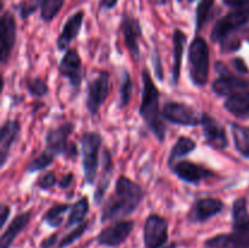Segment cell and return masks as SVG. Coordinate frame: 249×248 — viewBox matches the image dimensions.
I'll use <instances>...</instances> for the list:
<instances>
[{"mask_svg":"<svg viewBox=\"0 0 249 248\" xmlns=\"http://www.w3.org/2000/svg\"><path fill=\"white\" fill-rule=\"evenodd\" d=\"M146 196L145 190L128 177H118L113 194L109 195L101 211V221L116 220L133 214Z\"/></svg>","mask_w":249,"mask_h":248,"instance_id":"6da1fadb","label":"cell"},{"mask_svg":"<svg viewBox=\"0 0 249 248\" xmlns=\"http://www.w3.org/2000/svg\"><path fill=\"white\" fill-rule=\"evenodd\" d=\"M142 79V94H141V104L139 108L141 118L146 124L151 133L155 135L160 142H163L167 136V128L163 122L162 112L160 108V92L155 85L152 77L147 68H143L141 72Z\"/></svg>","mask_w":249,"mask_h":248,"instance_id":"7a4b0ae2","label":"cell"},{"mask_svg":"<svg viewBox=\"0 0 249 248\" xmlns=\"http://www.w3.org/2000/svg\"><path fill=\"white\" fill-rule=\"evenodd\" d=\"M189 72L192 84L196 87H204L209 80V66H211V53L206 39L196 34L189 46L187 53Z\"/></svg>","mask_w":249,"mask_h":248,"instance_id":"3957f363","label":"cell"},{"mask_svg":"<svg viewBox=\"0 0 249 248\" xmlns=\"http://www.w3.org/2000/svg\"><path fill=\"white\" fill-rule=\"evenodd\" d=\"M102 141L104 139L101 134L96 131H87L80 138L84 180L89 185H94L96 180L97 169H99V153Z\"/></svg>","mask_w":249,"mask_h":248,"instance_id":"277c9868","label":"cell"},{"mask_svg":"<svg viewBox=\"0 0 249 248\" xmlns=\"http://www.w3.org/2000/svg\"><path fill=\"white\" fill-rule=\"evenodd\" d=\"M73 131H74V124L71 122L49 129L45 135L46 150L55 156H65L67 158L75 157L78 155L77 146L68 141Z\"/></svg>","mask_w":249,"mask_h":248,"instance_id":"5b68a950","label":"cell"},{"mask_svg":"<svg viewBox=\"0 0 249 248\" xmlns=\"http://www.w3.org/2000/svg\"><path fill=\"white\" fill-rule=\"evenodd\" d=\"M248 22L249 15L245 10H232L215 22L211 32L212 41L223 45L233 33L247 26Z\"/></svg>","mask_w":249,"mask_h":248,"instance_id":"8992f818","label":"cell"},{"mask_svg":"<svg viewBox=\"0 0 249 248\" xmlns=\"http://www.w3.org/2000/svg\"><path fill=\"white\" fill-rule=\"evenodd\" d=\"M215 70L218 72L219 78L215 79L212 84V90L215 92L218 96H231L240 91H246L249 88V82L247 79L238 75L233 74L225 63L218 62L215 63Z\"/></svg>","mask_w":249,"mask_h":248,"instance_id":"52a82bcc","label":"cell"},{"mask_svg":"<svg viewBox=\"0 0 249 248\" xmlns=\"http://www.w3.org/2000/svg\"><path fill=\"white\" fill-rule=\"evenodd\" d=\"M109 87H111L109 85V74L105 71H100L89 82L85 106H87L88 112L92 117L99 113L100 108L108 97Z\"/></svg>","mask_w":249,"mask_h":248,"instance_id":"ba28073f","label":"cell"},{"mask_svg":"<svg viewBox=\"0 0 249 248\" xmlns=\"http://www.w3.org/2000/svg\"><path fill=\"white\" fill-rule=\"evenodd\" d=\"M163 119L168 123L181 126L201 125V117L196 109L182 102L169 101L162 108Z\"/></svg>","mask_w":249,"mask_h":248,"instance_id":"9c48e42d","label":"cell"},{"mask_svg":"<svg viewBox=\"0 0 249 248\" xmlns=\"http://www.w3.org/2000/svg\"><path fill=\"white\" fill-rule=\"evenodd\" d=\"M168 220L158 214H150L143 225V243L146 248H163L168 242Z\"/></svg>","mask_w":249,"mask_h":248,"instance_id":"30bf717a","label":"cell"},{"mask_svg":"<svg viewBox=\"0 0 249 248\" xmlns=\"http://www.w3.org/2000/svg\"><path fill=\"white\" fill-rule=\"evenodd\" d=\"M83 62L75 49H68L58 65V73L61 77L70 82L72 89L79 90L83 80Z\"/></svg>","mask_w":249,"mask_h":248,"instance_id":"8fae6325","label":"cell"},{"mask_svg":"<svg viewBox=\"0 0 249 248\" xmlns=\"http://www.w3.org/2000/svg\"><path fill=\"white\" fill-rule=\"evenodd\" d=\"M201 125L207 145L218 151H224L229 147V138L225 128L215 118L208 113H202Z\"/></svg>","mask_w":249,"mask_h":248,"instance_id":"7c38bea8","label":"cell"},{"mask_svg":"<svg viewBox=\"0 0 249 248\" xmlns=\"http://www.w3.org/2000/svg\"><path fill=\"white\" fill-rule=\"evenodd\" d=\"M133 220H117L107 228L102 229L97 236V243L105 247H118L126 241L134 230Z\"/></svg>","mask_w":249,"mask_h":248,"instance_id":"4fadbf2b","label":"cell"},{"mask_svg":"<svg viewBox=\"0 0 249 248\" xmlns=\"http://www.w3.org/2000/svg\"><path fill=\"white\" fill-rule=\"evenodd\" d=\"M169 168L181 181L187 182V184L197 185L202 180L215 177V172L191 160H178Z\"/></svg>","mask_w":249,"mask_h":248,"instance_id":"5bb4252c","label":"cell"},{"mask_svg":"<svg viewBox=\"0 0 249 248\" xmlns=\"http://www.w3.org/2000/svg\"><path fill=\"white\" fill-rule=\"evenodd\" d=\"M225 209V204L221 199L214 197H203L194 202L187 213L190 223H204L213 216L218 215Z\"/></svg>","mask_w":249,"mask_h":248,"instance_id":"9a60e30c","label":"cell"},{"mask_svg":"<svg viewBox=\"0 0 249 248\" xmlns=\"http://www.w3.org/2000/svg\"><path fill=\"white\" fill-rule=\"evenodd\" d=\"M121 32L124 36V41H125L129 53L133 56L134 60L139 61L141 53L139 40L142 36V28H141L140 21L136 17L130 16L128 14H123L121 21Z\"/></svg>","mask_w":249,"mask_h":248,"instance_id":"2e32d148","label":"cell"},{"mask_svg":"<svg viewBox=\"0 0 249 248\" xmlns=\"http://www.w3.org/2000/svg\"><path fill=\"white\" fill-rule=\"evenodd\" d=\"M17 24L14 15L10 11H5L1 15V39H0V62L6 65L11 57L16 44Z\"/></svg>","mask_w":249,"mask_h":248,"instance_id":"e0dca14e","label":"cell"},{"mask_svg":"<svg viewBox=\"0 0 249 248\" xmlns=\"http://www.w3.org/2000/svg\"><path fill=\"white\" fill-rule=\"evenodd\" d=\"M83 21H84V11H77L73 14L67 21L65 22L61 31L60 35H58L57 40H56V46H57L58 51H67L70 48L71 43L74 40L79 34L80 29H82Z\"/></svg>","mask_w":249,"mask_h":248,"instance_id":"ac0fdd59","label":"cell"},{"mask_svg":"<svg viewBox=\"0 0 249 248\" xmlns=\"http://www.w3.org/2000/svg\"><path fill=\"white\" fill-rule=\"evenodd\" d=\"M206 248H249V232L219 233L204 242Z\"/></svg>","mask_w":249,"mask_h":248,"instance_id":"d6986e66","label":"cell"},{"mask_svg":"<svg viewBox=\"0 0 249 248\" xmlns=\"http://www.w3.org/2000/svg\"><path fill=\"white\" fill-rule=\"evenodd\" d=\"M21 133V124L17 121L7 119L0 130V167H4L12 145Z\"/></svg>","mask_w":249,"mask_h":248,"instance_id":"ffe728a7","label":"cell"},{"mask_svg":"<svg viewBox=\"0 0 249 248\" xmlns=\"http://www.w3.org/2000/svg\"><path fill=\"white\" fill-rule=\"evenodd\" d=\"M113 160H112L111 152L108 148H105L102 153V169L97 179V186L94 192V202L95 204H100L105 197V192L107 191L111 182L112 175H113Z\"/></svg>","mask_w":249,"mask_h":248,"instance_id":"44dd1931","label":"cell"},{"mask_svg":"<svg viewBox=\"0 0 249 248\" xmlns=\"http://www.w3.org/2000/svg\"><path fill=\"white\" fill-rule=\"evenodd\" d=\"M31 212H23V213L18 214L15 216L11 220L10 225L7 226L6 230L2 232L1 238H0V248H10L17 236L26 229V226L29 224L31 220Z\"/></svg>","mask_w":249,"mask_h":248,"instance_id":"7402d4cb","label":"cell"},{"mask_svg":"<svg viewBox=\"0 0 249 248\" xmlns=\"http://www.w3.org/2000/svg\"><path fill=\"white\" fill-rule=\"evenodd\" d=\"M224 108L232 116L249 119V90L236 92L226 97L224 102Z\"/></svg>","mask_w":249,"mask_h":248,"instance_id":"603a6c76","label":"cell"},{"mask_svg":"<svg viewBox=\"0 0 249 248\" xmlns=\"http://www.w3.org/2000/svg\"><path fill=\"white\" fill-rule=\"evenodd\" d=\"M232 230L236 232H249V212L247 208V198L238 197L233 201L232 209Z\"/></svg>","mask_w":249,"mask_h":248,"instance_id":"cb8c5ba5","label":"cell"},{"mask_svg":"<svg viewBox=\"0 0 249 248\" xmlns=\"http://www.w3.org/2000/svg\"><path fill=\"white\" fill-rule=\"evenodd\" d=\"M187 35L181 29L173 32V53H174V65H173V84H178L180 79L182 65V55L186 45Z\"/></svg>","mask_w":249,"mask_h":248,"instance_id":"d4e9b609","label":"cell"},{"mask_svg":"<svg viewBox=\"0 0 249 248\" xmlns=\"http://www.w3.org/2000/svg\"><path fill=\"white\" fill-rule=\"evenodd\" d=\"M196 141L192 140L191 138H189V136H180L172 147V150H170L169 157H168V165L170 167L172 164H174L175 162H178L179 158L185 157L189 153H191L192 151L196 150Z\"/></svg>","mask_w":249,"mask_h":248,"instance_id":"484cf974","label":"cell"},{"mask_svg":"<svg viewBox=\"0 0 249 248\" xmlns=\"http://www.w3.org/2000/svg\"><path fill=\"white\" fill-rule=\"evenodd\" d=\"M88 212H89V199L85 196L80 197L77 202L71 204L70 215H68L66 226L72 228V226L84 223L85 216L88 215Z\"/></svg>","mask_w":249,"mask_h":248,"instance_id":"4316f807","label":"cell"},{"mask_svg":"<svg viewBox=\"0 0 249 248\" xmlns=\"http://www.w3.org/2000/svg\"><path fill=\"white\" fill-rule=\"evenodd\" d=\"M233 143L236 150L245 158H249V126H242L237 123H231Z\"/></svg>","mask_w":249,"mask_h":248,"instance_id":"83f0119b","label":"cell"},{"mask_svg":"<svg viewBox=\"0 0 249 248\" xmlns=\"http://www.w3.org/2000/svg\"><path fill=\"white\" fill-rule=\"evenodd\" d=\"M71 209L68 203H56L51 206L44 214L43 220L51 228H58L63 221V215Z\"/></svg>","mask_w":249,"mask_h":248,"instance_id":"f1b7e54d","label":"cell"},{"mask_svg":"<svg viewBox=\"0 0 249 248\" xmlns=\"http://www.w3.org/2000/svg\"><path fill=\"white\" fill-rule=\"evenodd\" d=\"M133 94V80L126 70H122L119 77V108H124L129 105Z\"/></svg>","mask_w":249,"mask_h":248,"instance_id":"f546056e","label":"cell"},{"mask_svg":"<svg viewBox=\"0 0 249 248\" xmlns=\"http://www.w3.org/2000/svg\"><path fill=\"white\" fill-rule=\"evenodd\" d=\"M55 158L56 156L45 148L43 152L39 153L36 158H33V159L28 163L26 170L28 173L40 172V170H44L48 167H50L53 163V160H55Z\"/></svg>","mask_w":249,"mask_h":248,"instance_id":"4dcf8cb0","label":"cell"},{"mask_svg":"<svg viewBox=\"0 0 249 248\" xmlns=\"http://www.w3.org/2000/svg\"><path fill=\"white\" fill-rule=\"evenodd\" d=\"M215 0H199L196 7V34L202 31L211 16Z\"/></svg>","mask_w":249,"mask_h":248,"instance_id":"1f68e13d","label":"cell"},{"mask_svg":"<svg viewBox=\"0 0 249 248\" xmlns=\"http://www.w3.org/2000/svg\"><path fill=\"white\" fill-rule=\"evenodd\" d=\"M66 0H44L40 7V18L44 22H51L62 10Z\"/></svg>","mask_w":249,"mask_h":248,"instance_id":"d6a6232c","label":"cell"},{"mask_svg":"<svg viewBox=\"0 0 249 248\" xmlns=\"http://www.w3.org/2000/svg\"><path fill=\"white\" fill-rule=\"evenodd\" d=\"M27 90H28L32 96L43 97L45 95H48L49 87L44 79H41V78H34V79H31L27 82Z\"/></svg>","mask_w":249,"mask_h":248,"instance_id":"836d02e7","label":"cell"},{"mask_svg":"<svg viewBox=\"0 0 249 248\" xmlns=\"http://www.w3.org/2000/svg\"><path fill=\"white\" fill-rule=\"evenodd\" d=\"M87 229H88V221H84V223L77 225V228H75L74 230L71 231L68 235H66L65 237L60 241V243H58V247L65 248V247H68V246H71L72 243H74L75 241H78L83 235H84V232L87 231Z\"/></svg>","mask_w":249,"mask_h":248,"instance_id":"e575fe53","label":"cell"},{"mask_svg":"<svg viewBox=\"0 0 249 248\" xmlns=\"http://www.w3.org/2000/svg\"><path fill=\"white\" fill-rule=\"evenodd\" d=\"M44 0H22L18 5V14L22 19L28 18L33 14H36V10L41 7Z\"/></svg>","mask_w":249,"mask_h":248,"instance_id":"d590c367","label":"cell"},{"mask_svg":"<svg viewBox=\"0 0 249 248\" xmlns=\"http://www.w3.org/2000/svg\"><path fill=\"white\" fill-rule=\"evenodd\" d=\"M58 184V180L56 177L55 173L53 172H48L45 174H43L41 177H39V179L36 180V185L43 191H49L53 187H55Z\"/></svg>","mask_w":249,"mask_h":248,"instance_id":"8d00e7d4","label":"cell"},{"mask_svg":"<svg viewBox=\"0 0 249 248\" xmlns=\"http://www.w3.org/2000/svg\"><path fill=\"white\" fill-rule=\"evenodd\" d=\"M152 63H153V68H155L156 77L158 78V80H163V68H162V63H160V53H158L157 49L153 51Z\"/></svg>","mask_w":249,"mask_h":248,"instance_id":"74e56055","label":"cell"},{"mask_svg":"<svg viewBox=\"0 0 249 248\" xmlns=\"http://www.w3.org/2000/svg\"><path fill=\"white\" fill-rule=\"evenodd\" d=\"M73 179H74V175H73L72 173H67V174L62 175V177L58 179V184H57L58 187H60V189H62V190L68 189V187L72 185Z\"/></svg>","mask_w":249,"mask_h":248,"instance_id":"f35d334b","label":"cell"},{"mask_svg":"<svg viewBox=\"0 0 249 248\" xmlns=\"http://www.w3.org/2000/svg\"><path fill=\"white\" fill-rule=\"evenodd\" d=\"M224 5L231 7L232 10L243 9L248 4L249 0H221Z\"/></svg>","mask_w":249,"mask_h":248,"instance_id":"ab89813d","label":"cell"},{"mask_svg":"<svg viewBox=\"0 0 249 248\" xmlns=\"http://www.w3.org/2000/svg\"><path fill=\"white\" fill-rule=\"evenodd\" d=\"M232 65H233V67H235V70L237 71V72L242 73V74H246V73H248V67H247V65H246V62L242 60V58H240V57L233 58Z\"/></svg>","mask_w":249,"mask_h":248,"instance_id":"60d3db41","label":"cell"},{"mask_svg":"<svg viewBox=\"0 0 249 248\" xmlns=\"http://www.w3.org/2000/svg\"><path fill=\"white\" fill-rule=\"evenodd\" d=\"M56 242H57V235H56V233H53V235L49 236L48 238H45V240L41 242L40 247L41 248H51L53 246L56 245Z\"/></svg>","mask_w":249,"mask_h":248,"instance_id":"b9f144b4","label":"cell"},{"mask_svg":"<svg viewBox=\"0 0 249 248\" xmlns=\"http://www.w3.org/2000/svg\"><path fill=\"white\" fill-rule=\"evenodd\" d=\"M9 215H10V207L6 206V204H2L1 206V219H0V221H1V223H0V226H1V228H4L5 226Z\"/></svg>","mask_w":249,"mask_h":248,"instance_id":"7bdbcfd3","label":"cell"},{"mask_svg":"<svg viewBox=\"0 0 249 248\" xmlns=\"http://www.w3.org/2000/svg\"><path fill=\"white\" fill-rule=\"evenodd\" d=\"M118 4V0H100V9L111 10Z\"/></svg>","mask_w":249,"mask_h":248,"instance_id":"ee69618b","label":"cell"},{"mask_svg":"<svg viewBox=\"0 0 249 248\" xmlns=\"http://www.w3.org/2000/svg\"><path fill=\"white\" fill-rule=\"evenodd\" d=\"M241 10H245V11H246V12H247V14L249 15V2H248V4H247V5H246V6H245V7H243V9H241Z\"/></svg>","mask_w":249,"mask_h":248,"instance_id":"f6af8a7d","label":"cell"},{"mask_svg":"<svg viewBox=\"0 0 249 248\" xmlns=\"http://www.w3.org/2000/svg\"><path fill=\"white\" fill-rule=\"evenodd\" d=\"M196 1V0H187V2H189V4H192V2H195Z\"/></svg>","mask_w":249,"mask_h":248,"instance_id":"bcb514c9","label":"cell"},{"mask_svg":"<svg viewBox=\"0 0 249 248\" xmlns=\"http://www.w3.org/2000/svg\"><path fill=\"white\" fill-rule=\"evenodd\" d=\"M175 247H177V246H175V245H172V246H170V247H168V248H175Z\"/></svg>","mask_w":249,"mask_h":248,"instance_id":"7dc6e473","label":"cell"},{"mask_svg":"<svg viewBox=\"0 0 249 248\" xmlns=\"http://www.w3.org/2000/svg\"><path fill=\"white\" fill-rule=\"evenodd\" d=\"M248 43H249V38H248Z\"/></svg>","mask_w":249,"mask_h":248,"instance_id":"c3c4849f","label":"cell"}]
</instances>
